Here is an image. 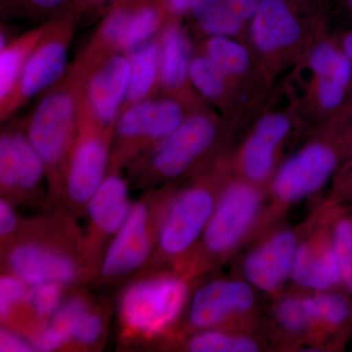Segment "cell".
<instances>
[{
    "mask_svg": "<svg viewBox=\"0 0 352 352\" xmlns=\"http://www.w3.org/2000/svg\"><path fill=\"white\" fill-rule=\"evenodd\" d=\"M76 219L57 210L22 221L12 239L1 245L3 272L30 286L54 282L72 289L92 281Z\"/></svg>",
    "mask_w": 352,
    "mask_h": 352,
    "instance_id": "6da1fadb",
    "label": "cell"
},
{
    "mask_svg": "<svg viewBox=\"0 0 352 352\" xmlns=\"http://www.w3.org/2000/svg\"><path fill=\"white\" fill-rule=\"evenodd\" d=\"M194 280L170 268H156L127 282L118 303L120 338L126 342L175 339L192 295Z\"/></svg>",
    "mask_w": 352,
    "mask_h": 352,
    "instance_id": "7a4b0ae2",
    "label": "cell"
},
{
    "mask_svg": "<svg viewBox=\"0 0 352 352\" xmlns=\"http://www.w3.org/2000/svg\"><path fill=\"white\" fill-rule=\"evenodd\" d=\"M267 200L261 187L247 180L224 185L195 252L178 272L195 280L232 258L263 231Z\"/></svg>",
    "mask_w": 352,
    "mask_h": 352,
    "instance_id": "3957f363",
    "label": "cell"
},
{
    "mask_svg": "<svg viewBox=\"0 0 352 352\" xmlns=\"http://www.w3.org/2000/svg\"><path fill=\"white\" fill-rule=\"evenodd\" d=\"M175 192L170 186L149 190L132 204L129 217L106 252L95 279L96 285L126 284L148 270L162 222Z\"/></svg>",
    "mask_w": 352,
    "mask_h": 352,
    "instance_id": "277c9868",
    "label": "cell"
},
{
    "mask_svg": "<svg viewBox=\"0 0 352 352\" xmlns=\"http://www.w3.org/2000/svg\"><path fill=\"white\" fill-rule=\"evenodd\" d=\"M223 186L197 182L176 190L162 222L156 251L147 270L170 268L178 272L182 270L195 252Z\"/></svg>",
    "mask_w": 352,
    "mask_h": 352,
    "instance_id": "5b68a950",
    "label": "cell"
},
{
    "mask_svg": "<svg viewBox=\"0 0 352 352\" xmlns=\"http://www.w3.org/2000/svg\"><path fill=\"white\" fill-rule=\"evenodd\" d=\"M256 289L243 278H217L192 294L175 339L205 330L254 331Z\"/></svg>",
    "mask_w": 352,
    "mask_h": 352,
    "instance_id": "8992f818",
    "label": "cell"
},
{
    "mask_svg": "<svg viewBox=\"0 0 352 352\" xmlns=\"http://www.w3.org/2000/svg\"><path fill=\"white\" fill-rule=\"evenodd\" d=\"M342 152L329 143L316 142L289 157L271 184L264 226L270 227L282 210L320 191L337 171Z\"/></svg>",
    "mask_w": 352,
    "mask_h": 352,
    "instance_id": "52a82bcc",
    "label": "cell"
},
{
    "mask_svg": "<svg viewBox=\"0 0 352 352\" xmlns=\"http://www.w3.org/2000/svg\"><path fill=\"white\" fill-rule=\"evenodd\" d=\"M75 103L67 94L46 97L29 127L28 138L38 153L50 175V200L56 206L64 183V164L74 149Z\"/></svg>",
    "mask_w": 352,
    "mask_h": 352,
    "instance_id": "ba28073f",
    "label": "cell"
},
{
    "mask_svg": "<svg viewBox=\"0 0 352 352\" xmlns=\"http://www.w3.org/2000/svg\"><path fill=\"white\" fill-rule=\"evenodd\" d=\"M215 138L217 127L208 118L195 116L185 120L153 151L146 173L136 180V187L156 189L162 183L182 177L208 151Z\"/></svg>",
    "mask_w": 352,
    "mask_h": 352,
    "instance_id": "9c48e42d",
    "label": "cell"
},
{
    "mask_svg": "<svg viewBox=\"0 0 352 352\" xmlns=\"http://www.w3.org/2000/svg\"><path fill=\"white\" fill-rule=\"evenodd\" d=\"M303 226L265 229L240 263V274L259 293L276 298L291 282Z\"/></svg>",
    "mask_w": 352,
    "mask_h": 352,
    "instance_id": "30bf717a",
    "label": "cell"
},
{
    "mask_svg": "<svg viewBox=\"0 0 352 352\" xmlns=\"http://www.w3.org/2000/svg\"><path fill=\"white\" fill-rule=\"evenodd\" d=\"M129 185L122 176H106L87 206V227L82 231L83 256L95 281L111 243L124 223L132 208Z\"/></svg>",
    "mask_w": 352,
    "mask_h": 352,
    "instance_id": "8fae6325",
    "label": "cell"
},
{
    "mask_svg": "<svg viewBox=\"0 0 352 352\" xmlns=\"http://www.w3.org/2000/svg\"><path fill=\"white\" fill-rule=\"evenodd\" d=\"M291 283L302 292L342 289L339 265L333 249L327 201L303 224V232Z\"/></svg>",
    "mask_w": 352,
    "mask_h": 352,
    "instance_id": "7c38bea8",
    "label": "cell"
},
{
    "mask_svg": "<svg viewBox=\"0 0 352 352\" xmlns=\"http://www.w3.org/2000/svg\"><path fill=\"white\" fill-rule=\"evenodd\" d=\"M46 168L29 138L7 133L0 140L1 198L13 205H34L44 198L41 186Z\"/></svg>",
    "mask_w": 352,
    "mask_h": 352,
    "instance_id": "4fadbf2b",
    "label": "cell"
},
{
    "mask_svg": "<svg viewBox=\"0 0 352 352\" xmlns=\"http://www.w3.org/2000/svg\"><path fill=\"white\" fill-rule=\"evenodd\" d=\"M108 160V144L100 136L80 138L69 159L57 210L75 219L85 215L88 201L107 176Z\"/></svg>",
    "mask_w": 352,
    "mask_h": 352,
    "instance_id": "5bb4252c",
    "label": "cell"
},
{
    "mask_svg": "<svg viewBox=\"0 0 352 352\" xmlns=\"http://www.w3.org/2000/svg\"><path fill=\"white\" fill-rule=\"evenodd\" d=\"M320 349L342 351L352 339V298L344 289L305 292Z\"/></svg>",
    "mask_w": 352,
    "mask_h": 352,
    "instance_id": "9a60e30c",
    "label": "cell"
},
{
    "mask_svg": "<svg viewBox=\"0 0 352 352\" xmlns=\"http://www.w3.org/2000/svg\"><path fill=\"white\" fill-rule=\"evenodd\" d=\"M179 104L173 100L143 102L129 109L118 122L119 136L126 142L164 140L184 122Z\"/></svg>",
    "mask_w": 352,
    "mask_h": 352,
    "instance_id": "2e32d148",
    "label": "cell"
},
{
    "mask_svg": "<svg viewBox=\"0 0 352 352\" xmlns=\"http://www.w3.org/2000/svg\"><path fill=\"white\" fill-rule=\"evenodd\" d=\"M289 129L291 122L283 115H270L258 122L245 142L241 157L245 180L261 187L270 178L275 153Z\"/></svg>",
    "mask_w": 352,
    "mask_h": 352,
    "instance_id": "e0dca14e",
    "label": "cell"
},
{
    "mask_svg": "<svg viewBox=\"0 0 352 352\" xmlns=\"http://www.w3.org/2000/svg\"><path fill=\"white\" fill-rule=\"evenodd\" d=\"M309 65L318 78L317 94L322 108L333 111L342 106L352 85V63L342 48L332 43L317 45Z\"/></svg>",
    "mask_w": 352,
    "mask_h": 352,
    "instance_id": "ac0fdd59",
    "label": "cell"
},
{
    "mask_svg": "<svg viewBox=\"0 0 352 352\" xmlns=\"http://www.w3.org/2000/svg\"><path fill=\"white\" fill-rule=\"evenodd\" d=\"M300 32L288 0H261L252 24V41L259 50L273 52L293 45L300 38Z\"/></svg>",
    "mask_w": 352,
    "mask_h": 352,
    "instance_id": "d6986e66",
    "label": "cell"
},
{
    "mask_svg": "<svg viewBox=\"0 0 352 352\" xmlns=\"http://www.w3.org/2000/svg\"><path fill=\"white\" fill-rule=\"evenodd\" d=\"M94 300L85 289H69L64 302L50 320L32 337L36 351H56L67 349L82 315Z\"/></svg>",
    "mask_w": 352,
    "mask_h": 352,
    "instance_id": "ffe728a7",
    "label": "cell"
},
{
    "mask_svg": "<svg viewBox=\"0 0 352 352\" xmlns=\"http://www.w3.org/2000/svg\"><path fill=\"white\" fill-rule=\"evenodd\" d=\"M131 63L122 56L109 60L104 68L92 78L89 99L97 118L108 124L117 116L124 97L129 94Z\"/></svg>",
    "mask_w": 352,
    "mask_h": 352,
    "instance_id": "44dd1931",
    "label": "cell"
},
{
    "mask_svg": "<svg viewBox=\"0 0 352 352\" xmlns=\"http://www.w3.org/2000/svg\"><path fill=\"white\" fill-rule=\"evenodd\" d=\"M274 332L285 344L318 347L311 317L305 302V292L295 289L275 298L271 308Z\"/></svg>",
    "mask_w": 352,
    "mask_h": 352,
    "instance_id": "7402d4cb",
    "label": "cell"
},
{
    "mask_svg": "<svg viewBox=\"0 0 352 352\" xmlns=\"http://www.w3.org/2000/svg\"><path fill=\"white\" fill-rule=\"evenodd\" d=\"M68 60L66 47L53 41L39 47L30 57L21 78V90L27 97L38 94L63 75Z\"/></svg>",
    "mask_w": 352,
    "mask_h": 352,
    "instance_id": "603a6c76",
    "label": "cell"
},
{
    "mask_svg": "<svg viewBox=\"0 0 352 352\" xmlns=\"http://www.w3.org/2000/svg\"><path fill=\"white\" fill-rule=\"evenodd\" d=\"M180 347L191 352H254L264 349V340L252 331L205 330L182 339Z\"/></svg>",
    "mask_w": 352,
    "mask_h": 352,
    "instance_id": "cb8c5ba5",
    "label": "cell"
},
{
    "mask_svg": "<svg viewBox=\"0 0 352 352\" xmlns=\"http://www.w3.org/2000/svg\"><path fill=\"white\" fill-rule=\"evenodd\" d=\"M326 201L342 289L352 298V210L331 198Z\"/></svg>",
    "mask_w": 352,
    "mask_h": 352,
    "instance_id": "d4e9b609",
    "label": "cell"
},
{
    "mask_svg": "<svg viewBox=\"0 0 352 352\" xmlns=\"http://www.w3.org/2000/svg\"><path fill=\"white\" fill-rule=\"evenodd\" d=\"M190 10L199 27L214 36L237 34L244 23L230 0H194Z\"/></svg>",
    "mask_w": 352,
    "mask_h": 352,
    "instance_id": "484cf974",
    "label": "cell"
},
{
    "mask_svg": "<svg viewBox=\"0 0 352 352\" xmlns=\"http://www.w3.org/2000/svg\"><path fill=\"white\" fill-rule=\"evenodd\" d=\"M160 63L162 78L166 87H180L186 80L190 66L188 48L177 28H171L164 36Z\"/></svg>",
    "mask_w": 352,
    "mask_h": 352,
    "instance_id": "4316f807",
    "label": "cell"
},
{
    "mask_svg": "<svg viewBox=\"0 0 352 352\" xmlns=\"http://www.w3.org/2000/svg\"><path fill=\"white\" fill-rule=\"evenodd\" d=\"M159 53L154 44L139 50L131 62V80L127 97L139 101L148 94L156 80Z\"/></svg>",
    "mask_w": 352,
    "mask_h": 352,
    "instance_id": "83f0119b",
    "label": "cell"
},
{
    "mask_svg": "<svg viewBox=\"0 0 352 352\" xmlns=\"http://www.w3.org/2000/svg\"><path fill=\"white\" fill-rule=\"evenodd\" d=\"M159 21L157 6L142 4L135 9L131 8L118 43L122 48H133L144 43L156 31Z\"/></svg>",
    "mask_w": 352,
    "mask_h": 352,
    "instance_id": "f1b7e54d",
    "label": "cell"
},
{
    "mask_svg": "<svg viewBox=\"0 0 352 352\" xmlns=\"http://www.w3.org/2000/svg\"><path fill=\"white\" fill-rule=\"evenodd\" d=\"M106 328V309L94 302L78 321L67 349H97L105 339Z\"/></svg>",
    "mask_w": 352,
    "mask_h": 352,
    "instance_id": "f546056e",
    "label": "cell"
},
{
    "mask_svg": "<svg viewBox=\"0 0 352 352\" xmlns=\"http://www.w3.org/2000/svg\"><path fill=\"white\" fill-rule=\"evenodd\" d=\"M208 58L224 74L238 75L248 69L250 55L244 46L228 36H214L207 44Z\"/></svg>",
    "mask_w": 352,
    "mask_h": 352,
    "instance_id": "4dcf8cb0",
    "label": "cell"
},
{
    "mask_svg": "<svg viewBox=\"0 0 352 352\" xmlns=\"http://www.w3.org/2000/svg\"><path fill=\"white\" fill-rule=\"evenodd\" d=\"M188 76L199 90L215 99L223 94L224 73L208 57H198L190 64Z\"/></svg>",
    "mask_w": 352,
    "mask_h": 352,
    "instance_id": "1f68e13d",
    "label": "cell"
},
{
    "mask_svg": "<svg viewBox=\"0 0 352 352\" xmlns=\"http://www.w3.org/2000/svg\"><path fill=\"white\" fill-rule=\"evenodd\" d=\"M29 285L10 273L2 272L0 278V319L1 325L10 320L27 298Z\"/></svg>",
    "mask_w": 352,
    "mask_h": 352,
    "instance_id": "d6a6232c",
    "label": "cell"
},
{
    "mask_svg": "<svg viewBox=\"0 0 352 352\" xmlns=\"http://www.w3.org/2000/svg\"><path fill=\"white\" fill-rule=\"evenodd\" d=\"M23 63L20 48L2 50L0 57V97L6 98L13 89L19 76Z\"/></svg>",
    "mask_w": 352,
    "mask_h": 352,
    "instance_id": "836d02e7",
    "label": "cell"
},
{
    "mask_svg": "<svg viewBox=\"0 0 352 352\" xmlns=\"http://www.w3.org/2000/svg\"><path fill=\"white\" fill-rule=\"evenodd\" d=\"M16 206L6 198L0 200V241L1 245L9 242L19 230L20 217L16 212Z\"/></svg>",
    "mask_w": 352,
    "mask_h": 352,
    "instance_id": "e575fe53",
    "label": "cell"
},
{
    "mask_svg": "<svg viewBox=\"0 0 352 352\" xmlns=\"http://www.w3.org/2000/svg\"><path fill=\"white\" fill-rule=\"evenodd\" d=\"M0 351H36L31 340L22 333L2 326L0 331Z\"/></svg>",
    "mask_w": 352,
    "mask_h": 352,
    "instance_id": "d590c367",
    "label": "cell"
},
{
    "mask_svg": "<svg viewBox=\"0 0 352 352\" xmlns=\"http://www.w3.org/2000/svg\"><path fill=\"white\" fill-rule=\"evenodd\" d=\"M331 199L352 210V163L347 164L344 173L336 183Z\"/></svg>",
    "mask_w": 352,
    "mask_h": 352,
    "instance_id": "8d00e7d4",
    "label": "cell"
},
{
    "mask_svg": "<svg viewBox=\"0 0 352 352\" xmlns=\"http://www.w3.org/2000/svg\"><path fill=\"white\" fill-rule=\"evenodd\" d=\"M234 10L243 20L254 18L258 12L261 0H230Z\"/></svg>",
    "mask_w": 352,
    "mask_h": 352,
    "instance_id": "74e56055",
    "label": "cell"
},
{
    "mask_svg": "<svg viewBox=\"0 0 352 352\" xmlns=\"http://www.w3.org/2000/svg\"><path fill=\"white\" fill-rule=\"evenodd\" d=\"M25 6L36 10H58L68 6L72 0H20Z\"/></svg>",
    "mask_w": 352,
    "mask_h": 352,
    "instance_id": "f35d334b",
    "label": "cell"
},
{
    "mask_svg": "<svg viewBox=\"0 0 352 352\" xmlns=\"http://www.w3.org/2000/svg\"><path fill=\"white\" fill-rule=\"evenodd\" d=\"M194 0H164V6L173 14H183L191 9Z\"/></svg>",
    "mask_w": 352,
    "mask_h": 352,
    "instance_id": "ab89813d",
    "label": "cell"
},
{
    "mask_svg": "<svg viewBox=\"0 0 352 352\" xmlns=\"http://www.w3.org/2000/svg\"><path fill=\"white\" fill-rule=\"evenodd\" d=\"M340 48L344 51V54L349 57L352 63V30L347 32L344 36H342V41H340Z\"/></svg>",
    "mask_w": 352,
    "mask_h": 352,
    "instance_id": "60d3db41",
    "label": "cell"
},
{
    "mask_svg": "<svg viewBox=\"0 0 352 352\" xmlns=\"http://www.w3.org/2000/svg\"><path fill=\"white\" fill-rule=\"evenodd\" d=\"M342 151L346 153L347 159H349V163H352V129L349 134L346 136L344 141V148Z\"/></svg>",
    "mask_w": 352,
    "mask_h": 352,
    "instance_id": "b9f144b4",
    "label": "cell"
},
{
    "mask_svg": "<svg viewBox=\"0 0 352 352\" xmlns=\"http://www.w3.org/2000/svg\"><path fill=\"white\" fill-rule=\"evenodd\" d=\"M342 6L346 9L347 13L352 17V0H340Z\"/></svg>",
    "mask_w": 352,
    "mask_h": 352,
    "instance_id": "7bdbcfd3",
    "label": "cell"
},
{
    "mask_svg": "<svg viewBox=\"0 0 352 352\" xmlns=\"http://www.w3.org/2000/svg\"><path fill=\"white\" fill-rule=\"evenodd\" d=\"M78 1L83 6H96V4L102 3L105 0H78Z\"/></svg>",
    "mask_w": 352,
    "mask_h": 352,
    "instance_id": "ee69618b",
    "label": "cell"
}]
</instances>
